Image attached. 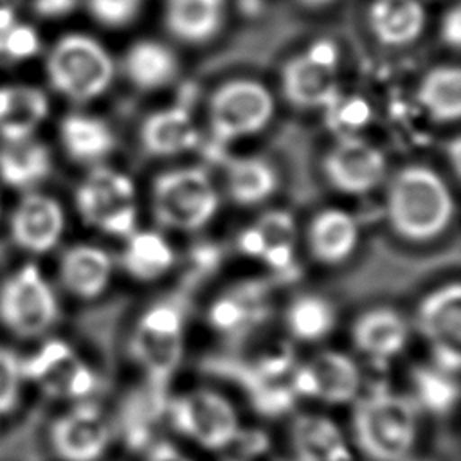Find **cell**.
Here are the masks:
<instances>
[{"instance_id":"9c48e42d","label":"cell","mask_w":461,"mask_h":461,"mask_svg":"<svg viewBox=\"0 0 461 461\" xmlns=\"http://www.w3.org/2000/svg\"><path fill=\"white\" fill-rule=\"evenodd\" d=\"M166 409L175 429L205 448H223L240 432L234 407L221 394L209 389L182 394L167 402Z\"/></svg>"},{"instance_id":"2e32d148","label":"cell","mask_w":461,"mask_h":461,"mask_svg":"<svg viewBox=\"0 0 461 461\" xmlns=\"http://www.w3.org/2000/svg\"><path fill=\"white\" fill-rule=\"evenodd\" d=\"M283 94L299 108H330L339 97L335 65L322 63L308 52L290 59L283 68Z\"/></svg>"},{"instance_id":"5b68a950","label":"cell","mask_w":461,"mask_h":461,"mask_svg":"<svg viewBox=\"0 0 461 461\" xmlns=\"http://www.w3.org/2000/svg\"><path fill=\"white\" fill-rule=\"evenodd\" d=\"M218 209V194L202 167L171 169L153 184V211L166 227L196 230Z\"/></svg>"},{"instance_id":"44dd1931","label":"cell","mask_w":461,"mask_h":461,"mask_svg":"<svg viewBox=\"0 0 461 461\" xmlns=\"http://www.w3.org/2000/svg\"><path fill=\"white\" fill-rule=\"evenodd\" d=\"M299 461H349L351 454L340 429L324 416H299L292 427Z\"/></svg>"},{"instance_id":"7a4b0ae2","label":"cell","mask_w":461,"mask_h":461,"mask_svg":"<svg viewBox=\"0 0 461 461\" xmlns=\"http://www.w3.org/2000/svg\"><path fill=\"white\" fill-rule=\"evenodd\" d=\"M353 432L358 447L375 461H402L416 439V409L411 400L385 389L357 403Z\"/></svg>"},{"instance_id":"ba28073f","label":"cell","mask_w":461,"mask_h":461,"mask_svg":"<svg viewBox=\"0 0 461 461\" xmlns=\"http://www.w3.org/2000/svg\"><path fill=\"white\" fill-rule=\"evenodd\" d=\"M274 113V101L265 85L234 79L221 85L209 101V122L221 140H232L263 130Z\"/></svg>"},{"instance_id":"8992f818","label":"cell","mask_w":461,"mask_h":461,"mask_svg":"<svg viewBox=\"0 0 461 461\" xmlns=\"http://www.w3.org/2000/svg\"><path fill=\"white\" fill-rule=\"evenodd\" d=\"M56 317V295L34 265L20 267L0 286V321L16 337H41Z\"/></svg>"},{"instance_id":"7bdbcfd3","label":"cell","mask_w":461,"mask_h":461,"mask_svg":"<svg viewBox=\"0 0 461 461\" xmlns=\"http://www.w3.org/2000/svg\"><path fill=\"white\" fill-rule=\"evenodd\" d=\"M234 441L240 443V448L243 454H259L268 447V438L259 430L238 432Z\"/></svg>"},{"instance_id":"e0dca14e","label":"cell","mask_w":461,"mask_h":461,"mask_svg":"<svg viewBox=\"0 0 461 461\" xmlns=\"http://www.w3.org/2000/svg\"><path fill=\"white\" fill-rule=\"evenodd\" d=\"M49 108L45 92L32 85L0 86V135L7 142L32 137Z\"/></svg>"},{"instance_id":"836d02e7","label":"cell","mask_w":461,"mask_h":461,"mask_svg":"<svg viewBox=\"0 0 461 461\" xmlns=\"http://www.w3.org/2000/svg\"><path fill=\"white\" fill-rule=\"evenodd\" d=\"M412 382L418 393V400L432 412L445 414L457 402V385L443 371L416 367L412 371Z\"/></svg>"},{"instance_id":"cb8c5ba5","label":"cell","mask_w":461,"mask_h":461,"mask_svg":"<svg viewBox=\"0 0 461 461\" xmlns=\"http://www.w3.org/2000/svg\"><path fill=\"white\" fill-rule=\"evenodd\" d=\"M353 340L366 355L387 358L405 346L407 324L396 312L376 308L357 319L353 326Z\"/></svg>"},{"instance_id":"5bb4252c","label":"cell","mask_w":461,"mask_h":461,"mask_svg":"<svg viewBox=\"0 0 461 461\" xmlns=\"http://www.w3.org/2000/svg\"><path fill=\"white\" fill-rule=\"evenodd\" d=\"M50 439L65 461H95L108 447L110 429L97 407L83 403L56 420Z\"/></svg>"},{"instance_id":"f1b7e54d","label":"cell","mask_w":461,"mask_h":461,"mask_svg":"<svg viewBox=\"0 0 461 461\" xmlns=\"http://www.w3.org/2000/svg\"><path fill=\"white\" fill-rule=\"evenodd\" d=\"M173 265V249L153 230H140L128 236L122 252V267L140 281H151L166 274Z\"/></svg>"},{"instance_id":"ac0fdd59","label":"cell","mask_w":461,"mask_h":461,"mask_svg":"<svg viewBox=\"0 0 461 461\" xmlns=\"http://www.w3.org/2000/svg\"><path fill=\"white\" fill-rule=\"evenodd\" d=\"M112 276V258L95 245H74L59 259L61 285L81 299L97 297Z\"/></svg>"},{"instance_id":"c3c4849f","label":"cell","mask_w":461,"mask_h":461,"mask_svg":"<svg viewBox=\"0 0 461 461\" xmlns=\"http://www.w3.org/2000/svg\"><path fill=\"white\" fill-rule=\"evenodd\" d=\"M229 461H240V459H229Z\"/></svg>"},{"instance_id":"52a82bcc","label":"cell","mask_w":461,"mask_h":461,"mask_svg":"<svg viewBox=\"0 0 461 461\" xmlns=\"http://www.w3.org/2000/svg\"><path fill=\"white\" fill-rule=\"evenodd\" d=\"M76 205L88 225L124 238L135 232L133 182L119 171L108 167L92 169L76 191Z\"/></svg>"},{"instance_id":"603a6c76","label":"cell","mask_w":461,"mask_h":461,"mask_svg":"<svg viewBox=\"0 0 461 461\" xmlns=\"http://www.w3.org/2000/svg\"><path fill=\"white\" fill-rule=\"evenodd\" d=\"M225 13V0H167L166 25L178 40L200 43L212 38Z\"/></svg>"},{"instance_id":"1f68e13d","label":"cell","mask_w":461,"mask_h":461,"mask_svg":"<svg viewBox=\"0 0 461 461\" xmlns=\"http://www.w3.org/2000/svg\"><path fill=\"white\" fill-rule=\"evenodd\" d=\"M265 249L261 258L272 268H286L294 258V240H295V223L294 218L285 211L267 212L258 223Z\"/></svg>"},{"instance_id":"484cf974","label":"cell","mask_w":461,"mask_h":461,"mask_svg":"<svg viewBox=\"0 0 461 461\" xmlns=\"http://www.w3.org/2000/svg\"><path fill=\"white\" fill-rule=\"evenodd\" d=\"M52 167L45 144L32 137L7 142L0 151V180L14 189H29L41 182Z\"/></svg>"},{"instance_id":"7dc6e473","label":"cell","mask_w":461,"mask_h":461,"mask_svg":"<svg viewBox=\"0 0 461 461\" xmlns=\"http://www.w3.org/2000/svg\"><path fill=\"white\" fill-rule=\"evenodd\" d=\"M299 2L304 4V5H310V7H322V5H326L333 0H299Z\"/></svg>"},{"instance_id":"3957f363","label":"cell","mask_w":461,"mask_h":461,"mask_svg":"<svg viewBox=\"0 0 461 461\" xmlns=\"http://www.w3.org/2000/svg\"><path fill=\"white\" fill-rule=\"evenodd\" d=\"M182 315L173 304H155L139 321L131 353L148 373V398L157 414L167 407V382L182 358Z\"/></svg>"},{"instance_id":"d590c367","label":"cell","mask_w":461,"mask_h":461,"mask_svg":"<svg viewBox=\"0 0 461 461\" xmlns=\"http://www.w3.org/2000/svg\"><path fill=\"white\" fill-rule=\"evenodd\" d=\"M40 52V36L34 27L14 22L0 32V61L20 63Z\"/></svg>"},{"instance_id":"f35d334b","label":"cell","mask_w":461,"mask_h":461,"mask_svg":"<svg viewBox=\"0 0 461 461\" xmlns=\"http://www.w3.org/2000/svg\"><path fill=\"white\" fill-rule=\"evenodd\" d=\"M330 110L333 113V122L344 130L362 128L371 117L369 104L360 97H348L346 101L337 97Z\"/></svg>"},{"instance_id":"9a60e30c","label":"cell","mask_w":461,"mask_h":461,"mask_svg":"<svg viewBox=\"0 0 461 461\" xmlns=\"http://www.w3.org/2000/svg\"><path fill=\"white\" fill-rule=\"evenodd\" d=\"M234 375L261 414H283L297 398L292 382L294 367L286 357L265 358L254 367H240Z\"/></svg>"},{"instance_id":"60d3db41","label":"cell","mask_w":461,"mask_h":461,"mask_svg":"<svg viewBox=\"0 0 461 461\" xmlns=\"http://www.w3.org/2000/svg\"><path fill=\"white\" fill-rule=\"evenodd\" d=\"M441 38L454 49L461 43V9L457 4H454L441 20Z\"/></svg>"},{"instance_id":"bcb514c9","label":"cell","mask_w":461,"mask_h":461,"mask_svg":"<svg viewBox=\"0 0 461 461\" xmlns=\"http://www.w3.org/2000/svg\"><path fill=\"white\" fill-rule=\"evenodd\" d=\"M18 0H0V32L11 27L16 20Z\"/></svg>"},{"instance_id":"b9f144b4","label":"cell","mask_w":461,"mask_h":461,"mask_svg":"<svg viewBox=\"0 0 461 461\" xmlns=\"http://www.w3.org/2000/svg\"><path fill=\"white\" fill-rule=\"evenodd\" d=\"M77 0H32V11L41 18H61L72 13Z\"/></svg>"},{"instance_id":"7c38bea8","label":"cell","mask_w":461,"mask_h":461,"mask_svg":"<svg viewBox=\"0 0 461 461\" xmlns=\"http://www.w3.org/2000/svg\"><path fill=\"white\" fill-rule=\"evenodd\" d=\"M297 396L319 398L328 403L353 400L360 387V371L353 358L339 351H322L310 364L294 369Z\"/></svg>"},{"instance_id":"ab89813d","label":"cell","mask_w":461,"mask_h":461,"mask_svg":"<svg viewBox=\"0 0 461 461\" xmlns=\"http://www.w3.org/2000/svg\"><path fill=\"white\" fill-rule=\"evenodd\" d=\"M245 313L247 312L240 301L234 297H225L211 308V322L220 330H232L243 322Z\"/></svg>"},{"instance_id":"d6a6232c","label":"cell","mask_w":461,"mask_h":461,"mask_svg":"<svg viewBox=\"0 0 461 461\" xmlns=\"http://www.w3.org/2000/svg\"><path fill=\"white\" fill-rule=\"evenodd\" d=\"M288 328L301 340H319L333 328V308L319 295H301L288 308Z\"/></svg>"},{"instance_id":"7402d4cb","label":"cell","mask_w":461,"mask_h":461,"mask_svg":"<svg viewBox=\"0 0 461 461\" xmlns=\"http://www.w3.org/2000/svg\"><path fill=\"white\" fill-rule=\"evenodd\" d=\"M418 322L434 346H457L461 339V288L457 283L432 292L420 306Z\"/></svg>"},{"instance_id":"d6986e66","label":"cell","mask_w":461,"mask_h":461,"mask_svg":"<svg viewBox=\"0 0 461 461\" xmlns=\"http://www.w3.org/2000/svg\"><path fill=\"white\" fill-rule=\"evenodd\" d=\"M425 20V7L420 0H373L369 5L371 31L387 47H403L416 41Z\"/></svg>"},{"instance_id":"ee69618b","label":"cell","mask_w":461,"mask_h":461,"mask_svg":"<svg viewBox=\"0 0 461 461\" xmlns=\"http://www.w3.org/2000/svg\"><path fill=\"white\" fill-rule=\"evenodd\" d=\"M238 243H240V249L243 254H249V256H258L261 258L263 254V249H265V243H263V238L259 234V230L254 227L247 229L245 232H241V236L238 238Z\"/></svg>"},{"instance_id":"d4e9b609","label":"cell","mask_w":461,"mask_h":461,"mask_svg":"<svg viewBox=\"0 0 461 461\" xmlns=\"http://www.w3.org/2000/svg\"><path fill=\"white\" fill-rule=\"evenodd\" d=\"M357 240V221L344 211L326 209L319 212L310 223V250L317 259L324 263L342 261L355 249Z\"/></svg>"},{"instance_id":"4316f807","label":"cell","mask_w":461,"mask_h":461,"mask_svg":"<svg viewBox=\"0 0 461 461\" xmlns=\"http://www.w3.org/2000/svg\"><path fill=\"white\" fill-rule=\"evenodd\" d=\"M59 139L67 155L77 162L101 160L115 144L108 124L85 113L67 115L59 124Z\"/></svg>"},{"instance_id":"4dcf8cb0","label":"cell","mask_w":461,"mask_h":461,"mask_svg":"<svg viewBox=\"0 0 461 461\" xmlns=\"http://www.w3.org/2000/svg\"><path fill=\"white\" fill-rule=\"evenodd\" d=\"M229 193L243 205H254L267 200L276 185L277 178L270 164L261 158H238L229 164Z\"/></svg>"},{"instance_id":"83f0119b","label":"cell","mask_w":461,"mask_h":461,"mask_svg":"<svg viewBox=\"0 0 461 461\" xmlns=\"http://www.w3.org/2000/svg\"><path fill=\"white\" fill-rule=\"evenodd\" d=\"M176 70L178 61L175 54L166 45L149 40L135 43L124 58L128 79L142 90H155L171 83Z\"/></svg>"},{"instance_id":"8fae6325","label":"cell","mask_w":461,"mask_h":461,"mask_svg":"<svg viewBox=\"0 0 461 461\" xmlns=\"http://www.w3.org/2000/svg\"><path fill=\"white\" fill-rule=\"evenodd\" d=\"M324 171L333 187L348 194H364L375 189L385 175V158L373 144L344 137L324 158Z\"/></svg>"},{"instance_id":"30bf717a","label":"cell","mask_w":461,"mask_h":461,"mask_svg":"<svg viewBox=\"0 0 461 461\" xmlns=\"http://www.w3.org/2000/svg\"><path fill=\"white\" fill-rule=\"evenodd\" d=\"M23 373L54 396L81 398L95 387L94 373L61 340H47L23 360Z\"/></svg>"},{"instance_id":"6da1fadb","label":"cell","mask_w":461,"mask_h":461,"mask_svg":"<svg viewBox=\"0 0 461 461\" xmlns=\"http://www.w3.org/2000/svg\"><path fill=\"white\" fill-rule=\"evenodd\" d=\"M391 227L407 240H430L443 232L454 216V200L443 178L425 167L398 171L387 191Z\"/></svg>"},{"instance_id":"f6af8a7d","label":"cell","mask_w":461,"mask_h":461,"mask_svg":"<svg viewBox=\"0 0 461 461\" xmlns=\"http://www.w3.org/2000/svg\"><path fill=\"white\" fill-rule=\"evenodd\" d=\"M146 461H191L189 457H185L176 447H173L171 443H158L151 448L149 456Z\"/></svg>"},{"instance_id":"681fc988","label":"cell","mask_w":461,"mask_h":461,"mask_svg":"<svg viewBox=\"0 0 461 461\" xmlns=\"http://www.w3.org/2000/svg\"><path fill=\"white\" fill-rule=\"evenodd\" d=\"M0 209H2V203H0Z\"/></svg>"},{"instance_id":"ffe728a7","label":"cell","mask_w":461,"mask_h":461,"mask_svg":"<svg viewBox=\"0 0 461 461\" xmlns=\"http://www.w3.org/2000/svg\"><path fill=\"white\" fill-rule=\"evenodd\" d=\"M140 140L148 153L171 157L191 149L198 142V131L184 108H166L144 121Z\"/></svg>"},{"instance_id":"4fadbf2b","label":"cell","mask_w":461,"mask_h":461,"mask_svg":"<svg viewBox=\"0 0 461 461\" xmlns=\"http://www.w3.org/2000/svg\"><path fill=\"white\" fill-rule=\"evenodd\" d=\"M63 229V207L58 200L43 193H25L9 220L11 240L32 254H45L54 249Z\"/></svg>"},{"instance_id":"f546056e","label":"cell","mask_w":461,"mask_h":461,"mask_svg":"<svg viewBox=\"0 0 461 461\" xmlns=\"http://www.w3.org/2000/svg\"><path fill=\"white\" fill-rule=\"evenodd\" d=\"M421 106L436 121H457L461 115V72L454 65L432 68L418 88Z\"/></svg>"},{"instance_id":"e575fe53","label":"cell","mask_w":461,"mask_h":461,"mask_svg":"<svg viewBox=\"0 0 461 461\" xmlns=\"http://www.w3.org/2000/svg\"><path fill=\"white\" fill-rule=\"evenodd\" d=\"M157 411L151 405L148 393L135 394L128 400L122 411V432L131 448H142L149 439V421L157 418Z\"/></svg>"},{"instance_id":"277c9868","label":"cell","mask_w":461,"mask_h":461,"mask_svg":"<svg viewBox=\"0 0 461 461\" xmlns=\"http://www.w3.org/2000/svg\"><path fill=\"white\" fill-rule=\"evenodd\" d=\"M45 70L56 92L70 101L86 103L99 97L110 86L113 61L94 38L67 34L52 45Z\"/></svg>"},{"instance_id":"8d00e7d4","label":"cell","mask_w":461,"mask_h":461,"mask_svg":"<svg viewBox=\"0 0 461 461\" xmlns=\"http://www.w3.org/2000/svg\"><path fill=\"white\" fill-rule=\"evenodd\" d=\"M23 380V360L14 351L0 346V414L14 409Z\"/></svg>"},{"instance_id":"74e56055","label":"cell","mask_w":461,"mask_h":461,"mask_svg":"<svg viewBox=\"0 0 461 461\" xmlns=\"http://www.w3.org/2000/svg\"><path fill=\"white\" fill-rule=\"evenodd\" d=\"M144 0H88L92 16L108 27H122L137 18Z\"/></svg>"}]
</instances>
